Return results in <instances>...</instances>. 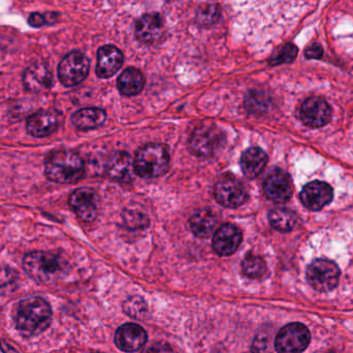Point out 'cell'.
Returning a JSON list of instances; mask_svg holds the SVG:
<instances>
[{"label":"cell","instance_id":"3957f363","mask_svg":"<svg viewBox=\"0 0 353 353\" xmlns=\"http://www.w3.org/2000/svg\"><path fill=\"white\" fill-rule=\"evenodd\" d=\"M28 276L40 283H53L67 272V263L57 254L36 251L28 253L23 260Z\"/></svg>","mask_w":353,"mask_h":353},{"label":"cell","instance_id":"1f68e13d","mask_svg":"<svg viewBox=\"0 0 353 353\" xmlns=\"http://www.w3.org/2000/svg\"><path fill=\"white\" fill-rule=\"evenodd\" d=\"M142 353H174L172 348L166 343H154L146 347Z\"/></svg>","mask_w":353,"mask_h":353},{"label":"cell","instance_id":"52a82bcc","mask_svg":"<svg viewBox=\"0 0 353 353\" xmlns=\"http://www.w3.org/2000/svg\"><path fill=\"white\" fill-rule=\"evenodd\" d=\"M340 278V270L334 262L317 259L307 270V280L315 290L327 292L336 288Z\"/></svg>","mask_w":353,"mask_h":353},{"label":"cell","instance_id":"d6a6232c","mask_svg":"<svg viewBox=\"0 0 353 353\" xmlns=\"http://www.w3.org/2000/svg\"><path fill=\"white\" fill-rule=\"evenodd\" d=\"M322 55H323V50L318 44L312 45L305 50V57L309 59H320Z\"/></svg>","mask_w":353,"mask_h":353},{"label":"cell","instance_id":"cb8c5ba5","mask_svg":"<svg viewBox=\"0 0 353 353\" xmlns=\"http://www.w3.org/2000/svg\"><path fill=\"white\" fill-rule=\"evenodd\" d=\"M145 79L143 74L135 68L125 70L117 80V88L125 96H136L143 90Z\"/></svg>","mask_w":353,"mask_h":353},{"label":"cell","instance_id":"484cf974","mask_svg":"<svg viewBox=\"0 0 353 353\" xmlns=\"http://www.w3.org/2000/svg\"><path fill=\"white\" fill-rule=\"evenodd\" d=\"M241 270L245 276L250 279H258L264 276L268 268L265 261L261 257L249 254L241 262Z\"/></svg>","mask_w":353,"mask_h":353},{"label":"cell","instance_id":"f1b7e54d","mask_svg":"<svg viewBox=\"0 0 353 353\" xmlns=\"http://www.w3.org/2000/svg\"><path fill=\"white\" fill-rule=\"evenodd\" d=\"M297 55V48L293 44H287L281 49L280 52L272 57V61H270V65L274 67V65H283V63H290L294 61Z\"/></svg>","mask_w":353,"mask_h":353},{"label":"cell","instance_id":"30bf717a","mask_svg":"<svg viewBox=\"0 0 353 353\" xmlns=\"http://www.w3.org/2000/svg\"><path fill=\"white\" fill-rule=\"evenodd\" d=\"M70 205L84 222L96 220L100 212V197L94 190L80 188L70 196Z\"/></svg>","mask_w":353,"mask_h":353},{"label":"cell","instance_id":"8992f818","mask_svg":"<svg viewBox=\"0 0 353 353\" xmlns=\"http://www.w3.org/2000/svg\"><path fill=\"white\" fill-rule=\"evenodd\" d=\"M311 340L307 326L295 322L281 328L274 341L279 353H301L305 350Z\"/></svg>","mask_w":353,"mask_h":353},{"label":"cell","instance_id":"e575fe53","mask_svg":"<svg viewBox=\"0 0 353 353\" xmlns=\"http://www.w3.org/2000/svg\"><path fill=\"white\" fill-rule=\"evenodd\" d=\"M328 353H334V352H328Z\"/></svg>","mask_w":353,"mask_h":353},{"label":"cell","instance_id":"4316f807","mask_svg":"<svg viewBox=\"0 0 353 353\" xmlns=\"http://www.w3.org/2000/svg\"><path fill=\"white\" fill-rule=\"evenodd\" d=\"M220 14V7L216 3H203L198 9L196 20L201 26H212L218 21Z\"/></svg>","mask_w":353,"mask_h":353},{"label":"cell","instance_id":"5bb4252c","mask_svg":"<svg viewBox=\"0 0 353 353\" xmlns=\"http://www.w3.org/2000/svg\"><path fill=\"white\" fill-rule=\"evenodd\" d=\"M243 241L239 228L233 224H224L216 231L212 239V248L220 256L232 255Z\"/></svg>","mask_w":353,"mask_h":353},{"label":"cell","instance_id":"d4e9b609","mask_svg":"<svg viewBox=\"0 0 353 353\" xmlns=\"http://www.w3.org/2000/svg\"><path fill=\"white\" fill-rule=\"evenodd\" d=\"M270 223L276 230L289 232L296 224V214L288 208H276L270 212Z\"/></svg>","mask_w":353,"mask_h":353},{"label":"cell","instance_id":"836d02e7","mask_svg":"<svg viewBox=\"0 0 353 353\" xmlns=\"http://www.w3.org/2000/svg\"><path fill=\"white\" fill-rule=\"evenodd\" d=\"M28 23L32 28H41V26H45L47 23L46 16L42 15V14L34 13L30 15L28 18Z\"/></svg>","mask_w":353,"mask_h":353},{"label":"cell","instance_id":"83f0119b","mask_svg":"<svg viewBox=\"0 0 353 353\" xmlns=\"http://www.w3.org/2000/svg\"><path fill=\"white\" fill-rule=\"evenodd\" d=\"M123 310L131 317L142 319L148 313V305L141 297L132 296L123 303Z\"/></svg>","mask_w":353,"mask_h":353},{"label":"cell","instance_id":"5b68a950","mask_svg":"<svg viewBox=\"0 0 353 353\" xmlns=\"http://www.w3.org/2000/svg\"><path fill=\"white\" fill-rule=\"evenodd\" d=\"M225 142L224 134L214 125H203L194 130L190 138V148L203 158L214 156Z\"/></svg>","mask_w":353,"mask_h":353},{"label":"cell","instance_id":"8fae6325","mask_svg":"<svg viewBox=\"0 0 353 353\" xmlns=\"http://www.w3.org/2000/svg\"><path fill=\"white\" fill-rule=\"evenodd\" d=\"M266 197L276 203H284L292 195V183L288 173L276 168L268 175L263 183Z\"/></svg>","mask_w":353,"mask_h":353},{"label":"cell","instance_id":"ac0fdd59","mask_svg":"<svg viewBox=\"0 0 353 353\" xmlns=\"http://www.w3.org/2000/svg\"><path fill=\"white\" fill-rule=\"evenodd\" d=\"M136 38L143 44H154L164 34V21L159 14L150 13L142 16L136 24Z\"/></svg>","mask_w":353,"mask_h":353},{"label":"cell","instance_id":"f546056e","mask_svg":"<svg viewBox=\"0 0 353 353\" xmlns=\"http://www.w3.org/2000/svg\"><path fill=\"white\" fill-rule=\"evenodd\" d=\"M125 222L131 229H139L148 226V219L138 212H128L125 216Z\"/></svg>","mask_w":353,"mask_h":353},{"label":"cell","instance_id":"277c9868","mask_svg":"<svg viewBox=\"0 0 353 353\" xmlns=\"http://www.w3.org/2000/svg\"><path fill=\"white\" fill-rule=\"evenodd\" d=\"M168 150L162 144L150 143L140 148L134 165L139 176L150 179L162 176L169 169Z\"/></svg>","mask_w":353,"mask_h":353},{"label":"cell","instance_id":"603a6c76","mask_svg":"<svg viewBox=\"0 0 353 353\" xmlns=\"http://www.w3.org/2000/svg\"><path fill=\"white\" fill-rule=\"evenodd\" d=\"M216 216L212 210H199L192 216L190 220V226L196 236L199 239H208L212 236L216 227Z\"/></svg>","mask_w":353,"mask_h":353},{"label":"cell","instance_id":"4dcf8cb0","mask_svg":"<svg viewBox=\"0 0 353 353\" xmlns=\"http://www.w3.org/2000/svg\"><path fill=\"white\" fill-rule=\"evenodd\" d=\"M270 347V336L268 334H258L252 345L253 353H266Z\"/></svg>","mask_w":353,"mask_h":353},{"label":"cell","instance_id":"e0dca14e","mask_svg":"<svg viewBox=\"0 0 353 353\" xmlns=\"http://www.w3.org/2000/svg\"><path fill=\"white\" fill-rule=\"evenodd\" d=\"M334 197L332 187L323 181H313L305 185L301 193L303 205L311 210H319L327 205Z\"/></svg>","mask_w":353,"mask_h":353},{"label":"cell","instance_id":"7c38bea8","mask_svg":"<svg viewBox=\"0 0 353 353\" xmlns=\"http://www.w3.org/2000/svg\"><path fill=\"white\" fill-rule=\"evenodd\" d=\"M332 111L327 103L317 97L307 99L301 105V119L310 128H320L330 121Z\"/></svg>","mask_w":353,"mask_h":353},{"label":"cell","instance_id":"9c48e42d","mask_svg":"<svg viewBox=\"0 0 353 353\" xmlns=\"http://www.w3.org/2000/svg\"><path fill=\"white\" fill-rule=\"evenodd\" d=\"M214 197L221 205L235 208L245 203L248 193L245 185L239 179L227 175L216 183L214 188Z\"/></svg>","mask_w":353,"mask_h":353},{"label":"cell","instance_id":"ffe728a7","mask_svg":"<svg viewBox=\"0 0 353 353\" xmlns=\"http://www.w3.org/2000/svg\"><path fill=\"white\" fill-rule=\"evenodd\" d=\"M123 63V55L119 49L112 45L100 48L97 63V75L103 79L112 77L119 72Z\"/></svg>","mask_w":353,"mask_h":353},{"label":"cell","instance_id":"ba28073f","mask_svg":"<svg viewBox=\"0 0 353 353\" xmlns=\"http://www.w3.org/2000/svg\"><path fill=\"white\" fill-rule=\"evenodd\" d=\"M90 72V61L79 51L69 53L59 65V77L61 83L73 88L84 81Z\"/></svg>","mask_w":353,"mask_h":353},{"label":"cell","instance_id":"d6986e66","mask_svg":"<svg viewBox=\"0 0 353 353\" xmlns=\"http://www.w3.org/2000/svg\"><path fill=\"white\" fill-rule=\"evenodd\" d=\"M52 72L44 63H34L24 72L23 84L30 92H42L52 86Z\"/></svg>","mask_w":353,"mask_h":353},{"label":"cell","instance_id":"7a4b0ae2","mask_svg":"<svg viewBox=\"0 0 353 353\" xmlns=\"http://www.w3.org/2000/svg\"><path fill=\"white\" fill-rule=\"evenodd\" d=\"M85 166L81 157L71 150L51 152L45 160V173L57 183H74L84 176Z\"/></svg>","mask_w":353,"mask_h":353},{"label":"cell","instance_id":"9a60e30c","mask_svg":"<svg viewBox=\"0 0 353 353\" xmlns=\"http://www.w3.org/2000/svg\"><path fill=\"white\" fill-rule=\"evenodd\" d=\"M59 113L55 110H40L28 117L26 130L37 138L47 137L59 127Z\"/></svg>","mask_w":353,"mask_h":353},{"label":"cell","instance_id":"2e32d148","mask_svg":"<svg viewBox=\"0 0 353 353\" xmlns=\"http://www.w3.org/2000/svg\"><path fill=\"white\" fill-rule=\"evenodd\" d=\"M148 334L143 327L135 323L121 325L115 334V344L125 352H135L144 346Z\"/></svg>","mask_w":353,"mask_h":353},{"label":"cell","instance_id":"7402d4cb","mask_svg":"<svg viewBox=\"0 0 353 353\" xmlns=\"http://www.w3.org/2000/svg\"><path fill=\"white\" fill-rule=\"evenodd\" d=\"M106 121V113L100 108H84L74 113L72 123L80 131H88L101 127Z\"/></svg>","mask_w":353,"mask_h":353},{"label":"cell","instance_id":"4fadbf2b","mask_svg":"<svg viewBox=\"0 0 353 353\" xmlns=\"http://www.w3.org/2000/svg\"><path fill=\"white\" fill-rule=\"evenodd\" d=\"M107 175L113 181L129 183L135 176V165L128 152H113L105 166Z\"/></svg>","mask_w":353,"mask_h":353},{"label":"cell","instance_id":"44dd1931","mask_svg":"<svg viewBox=\"0 0 353 353\" xmlns=\"http://www.w3.org/2000/svg\"><path fill=\"white\" fill-rule=\"evenodd\" d=\"M266 163L268 156L263 150L259 148H249L241 157V170L248 179H255L265 168Z\"/></svg>","mask_w":353,"mask_h":353},{"label":"cell","instance_id":"6da1fadb","mask_svg":"<svg viewBox=\"0 0 353 353\" xmlns=\"http://www.w3.org/2000/svg\"><path fill=\"white\" fill-rule=\"evenodd\" d=\"M16 327L26 336H37L49 327L52 311L49 303L41 297L22 299L13 313Z\"/></svg>","mask_w":353,"mask_h":353}]
</instances>
